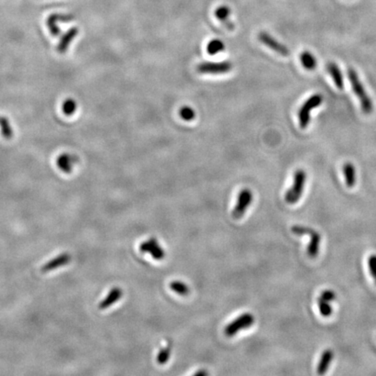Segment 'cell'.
<instances>
[{
  "label": "cell",
  "instance_id": "cell-1",
  "mask_svg": "<svg viewBox=\"0 0 376 376\" xmlns=\"http://www.w3.org/2000/svg\"><path fill=\"white\" fill-rule=\"evenodd\" d=\"M347 76L350 80L351 85L353 88V91L354 93L356 94L357 97L360 101V107L364 112V114H369L373 111V103L370 99L369 96L367 95L363 84L359 79L356 71L353 68L348 69L347 71Z\"/></svg>",
  "mask_w": 376,
  "mask_h": 376
},
{
  "label": "cell",
  "instance_id": "cell-2",
  "mask_svg": "<svg viewBox=\"0 0 376 376\" xmlns=\"http://www.w3.org/2000/svg\"><path fill=\"white\" fill-rule=\"evenodd\" d=\"M306 178H307V174L302 169L297 170L295 172L294 184L291 187L289 188V191L286 193L285 201L287 203L294 205L297 203L299 200L302 198V193H303L304 185H305Z\"/></svg>",
  "mask_w": 376,
  "mask_h": 376
},
{
  "label": "cell",
  "instance_id": "cell-3",
  "mask_svg": "<svg viewBox=\"0 0 376 376\" xmlns=\"http://www.w3.org/2000/svg\"><path fill=\"white\" fill-rule=\"evenodd\" d=\"M322 101H323V97L321 94H315L303 103L298 112L299 123H300L301 128L305 129L308 127V124L310 122L311 110L321 106Z\"/></svg>",
  "mask_w": 376,
  "mask_h": 376
},
{
  "label": "cell",
  "instance_id": "cell-4",
  "mask_svg": "<svg viewBox=\"0 0 376 376\" xmlns=\"http://www.w3.org/2000/svg\"><path fill=\"white\" fill-rule=\"evenodd\" d=\"M234 65L232 62H203L197 65L196 71L200 74L220 75L225 74L232 71Z\"/></svg>",
  "mask_w": 376,
  "mask_h": 376
},
{
  "label": "cell",
  "instance_id": "cell-5",
  "mask_svg": "<svg viewBox=\"0 0 376 376\" xmlns=\"http://www.w3.org/2000/svg\"><path fill=\"white\" fill-rule=\"evenodd\" d=\"M254 321L255 319L252 314L245 313L227 325L225 328V334L227 337H233L240 330L247 329L252 327L254 324Z\"/></svg>",
  "mask_w": 376,
  "mask_h": 376
},
{
  "label": "cell",
  "instance_id": "cell-6",
  "mask_svg": "<svg viewBox=\"0 0 376 376\" xmlns=\"http://www.w3.org/2000/svg\"><path fill=\"white\" fill-rule=\"evenodd\" d=\"M253 198V193L249 189H243L240 192L238 196L236 206L234 207V211H233V216L234 219L238 220L243 216L245 213L247 212V208L252 203Z\"/></svg>",
  "mask_w": 376,
  "mask_h": 376
},
{
  "label": "cell",
  "instance_id": "cell-7",
  "mask_svg": "<svg viewBox=\"0 0 376 376\" xmlns=\"http://www.w3.org/2000/svg\"><path fill=\"white\" fill-rule=\"evenodd\" d=\"M258 38L263 45H265L266 47H268L270 50L275 52L276 53L284 56V57L289 55V49L284 45H282L281 43H279L272 36L270 35L269 33L261 32L259 33Z\"/></svg>",
  "mask_w": 376,
  "mask_h": 376
},
{
  "label": "cell",
  "instance_id": "cell-8",
  "mask_svg": "<svg viewBox=\"0 0 376 376\" xmlns=\"http://www.w3.org/2000/svg\"><path fill=\"white\" fill-rule=\"evenodd\" d=\"M74 20V16L71 14H60V13H53L47 18L46 26L48 27L50 33L53 37H58L60 34V29L57 25L58 22L61 23H68Z\"/></svg>",
  "mask_w": 376,
  "mask_h": 376
},
{
  "label": "cell",
  "instance_id": "cell-9",
  "mask_svg": "<svg viewBox=\"0 0 376 376\" xmlns=\"http://www.w3.org/2000/svg\"><path fill=\"white\" fill-rule=\"evenodd\" d=\"M140 250L142 253H150L153 259L157 260H161L165 256L164 250L159 246V242L155 238H151L147 241H144L140 244Z\"/></svg>",
  "mask_w": 376,
  "mask_h": 376
},
{
  "label": "cell",
  "instance_id": "cell-10",
  "mask_svg": "<svg viewBox=\"0 0 376 376\" xmlns=\"http://www.w3.org/2000/svg\"><path fill=\"white\" fill-rule=\"evenodd\" d=\"M79 162L78 156L71 153H64L57 159V165L59 170L65 173H71L73 169V165Z\"/></svg>",
  "mask_w": 376,
  "mask_h": 376
},
{
  "label": "cell",
  "instance_id": "cell-11",
  "mask_svg": "<svg viewBox=\"0 0 376 376\" xmlns=\"http://www.w3.org/2000/svg\"><path fill=\"white\" fill-rule=\"evenodd\" d=\"M71 257L70 254L66 253H62V254H59V256H57L54 259H52V260L46 263L42 266L41 271H42V272H51L52 270L58 269L61 266L67 265L71 261Z\"/></svg>",
  "mask_w": 376,
  "mask_h": 376
},
{
  "label": "cell",
  "instance_id": "cell-12",
  "mask_svg": "<svg viewBox=\"0 0 376 376\" xmlns=\"http://www.w3.org/2000/svg\"><path fill=\"white\" fill-rule=\"evenodd\" d=\"M214 15L222 25L226 26L227 30L234 31L235 26L230 19L231 9L229 7L227 6H221L218 7L214 12Z\"/></svg>",
  "mask_w": 376,
  "mask_h": 376
},
{
  "label": "cell",
  "instance_id": "cell-13",
  "mask_svg": "<svg viewBox=\"0 0 376 376\" xmlns=\"http://www.w3.org/2000/svg\"><path fill=\"white\" fill-rule=\"evenodd\" d=\"M78 27H71L67 33H65L64 35L62 36L61 39L59 43V46L57 47V50L59 53H65L68 50V47L71 45V41L78 36Z\"/></svg>",
  "mask_w": 376,
  "mask_h": 376
},
{
  "label": "cell",
  "instance_id": "cell-14",
  "mask_svg": "<svg viewBox=\"0 0 376 376\" xmlns=\"http://www.w3.org/2000/svg\"><path fill=\"white\" fill-rule=\"evenodd\" d=\"M122 296H123L122 289H120V288H114L109 292L107 297L100 303L99 308L101 310H104V309L110 308L111 306L114 305L115 302L120 301Z\"/></svg>",
  "mask_w": 376,
  "mask_h": 376
},
{
  "label": "cell",
  "instance_id": "cell-15",
  "mask_svg": "<svg viewBox=\"0 0 376 376\" xmlns=\"http://www.w3.org/2000/svg\"><path fill=\"white\" fill-rule=\"evenodd\" d=\"M327 70L333 78L336 87L339 88V89H342L344 86L343 76H342V73H341L339 66L334 62H329L327 65Z\"/></svg>",
  "mask_w": 376,
  "mask_h": 376
},
{
  "label": "cell",
  "instance_id": "cell-16",
  "mask_svg": "<svg viewBox=\"0 0 376 376\" xmlns=\"http://www.w3.org/2000/svg\"><path fill=\"white\" fill-rule=\"evenodd\" d=\"M333 358H334V352H333V350H331V349H327V350H325L322 353L320 362L318 364V374L322 375V374L326 373V372L329 368V366H330Z\"/></svg>",
  "mask_w": 376,
  "mask_h": 376
},
{
  "label": "cell",
  "instance_id": "cell-17",
  "mask_svg": "<svg viewBox=\"0 0 376 376\" xmlns=\"http://www.w3.org/2000/svg\"><path fill=\"white\" fill-rule=\"evenodd\" d=\"M311 236V240L308 245V256L310 258H315L317 256L318 253H319V248H320V243L321 241V234H319L318 232L314 230V232L310 234Z\"/></svg>",
  "mask_w": 376,
  "mask_h": 376
},
{
  "label": "cell",
  "instance_id": "cell-18",
  "mask_svg": "<svg viewBox=\"0 0 376 376\" xmlns=\"http://www.w3.org/2000/svg\"><path fill=\"white\" fill-rule=\"evenodd\" d=\"M344 177L348 187H353L356 183V170L352 163L347 162L343 165Z\"/></svg>",
  "mask_w": 376,
  "mask_h": 376
},
{
  "label": "cell",
  "instance_id": "cell-19",
  "mask_svg": "<svg viewBox=\"0 0 376 376\" xmlns=\"http://www.w3.org/2000/svg\"><path fill=\"white\" fill-rule=\"evenodd\" d=\"M301 61H302V65L304 66V68L307 69L308 71H313L317 66V61H316L315 56L308 51L303 52L301 54Z\"/></svg>",
  "mask_w": 376,
  "mask_h": 376
},
{
  "label": "cell",
  "instance_id": "cell-20",
  "mask_svg": "<svg viewBox=\"0 0 376 376\" xmlns=\"http://www.w3.org/2000/svg\"><path fill=\"white\" fill-rule=\"evenodd\" d=\"M225 51V44L221 39H212L207 46V52L210 55H216L220 52Z\"/></svg>",
  "mask_w": 376,
  "mask_h": 376
},
{
  "label": "cell",
  "instance_id": "cell-21",
  "mask_svg": "<svg viewBox=\"0 0 376 376\" xmlns=\"http://www.w3.org/2000/svg\"><path fill=\"white\" fill-rule=\"evenodd\" d=\"M0 128L2 136L6 140H11L13 137V131L11 127L10 121L7 117L1 116L0 117Z\"/></svg>",
  "mask_w": 376,
  "mask_h": 376
},
{
  "label": "cell",
  "instance_id": "cell-22",
  "mask_svg": "<svg viewBox=\"0 0 376 376\" xmlns=\"http://www.w3.org/2000/svg\"><path fill=\"white\" fill-rule=\"evenodd\" d=\"M170 289H172L173 292H175L176 294L181 295V296H186L190 293V289L187 286L185 285L184 282L178 281V280L171 282L170 283Z\"/></svg>",
  "mask_w": 376,
  "mask_h": 376
},
{
  "label": "cell",
  "instance_id": "cell-23",
  "mask_svg": "<svg viewBox=\"0 0 376 376\" xmlns=\"http://www.w3.org/2000/svg\"><path fill=\"white\" fill-rule=\"evenodd\" d=\"M77 108H78V104L72 99L65 100L62 105V111L66 116H71L72 114H74Z\"/></svg>",
  "mask_w": 376,
  "mask_h": 376
},
{
  "label": "cell",
  "instance_id": "cell-24",
  "mask_svg": "<svg viewBox=\"0 0 376 376\" xmlns=\"http://www.w3.org/2000/svg\"><path fill=\"white\" fill-rule=\"evenodd\" d=\"M318 308L321 315L324 317H329L333 314V308H331L330 304L328 302H326L324 300H321V298H318L317 301Z\"/></svg>",
  "mask_w": 376,
  "mask_h": 376
},
{
  "label": "cell",
  "instance_id": "cell-25",
  "mask_svg": "<svg viewBox=\"0 0 376 376\" xmlns=\"http://www.w3.org/2000/svg\"><path fill=\"white\" fill-rule=\"evenodd\" d=\"M178 115L185 121H192L195 119L196 114L195 110L190 107H183L178 111Z\"/></svg>",
  "mask_w": 376,
  "mask_h": 376
},
{
  "label": "cell",
  "instance_id": "cell-26",
  "mask_svg": "<svg viewBox=\"0 0 376 376\" xmlns=\"http://www.w3.org/2000/svg\"><path fill=\"white\" fill-rule=\"evenodd\" d=\"M170 356H171V347H170V346L163 347L162 349H160L159 353H158L157 362L159 365H165V363H167V361L170 359Z\"/></svg>",
  "mask_w": 376,
  "mask_h": 376
},
{
  "label": "cell",
  "instance_id": "cell-27",
  "mask_svg": "<svg viewBox=\"0 0 376 376\" xmlns=\"http://www.w3.org/2000/svg\"><path fill=\"white\" fill-rule=\"evenodd\" d=\"M315 229L310 228V227H303V226H294L291 228L293 234H296V235H304V234H310L314 232Z\"/></svg>",
  "mask_w": 376,
  "mask_h": 376
},
{
  "label": "cell",
  "instance_id": "cell-28",
  "mask_svg": "<svg viewBox=\"0 0 376 376\" xmlns=\"http://www.w3.org/2000/svg\"><path fill=\"white\" fill-rule=\"evenodd\" d=\"M319 298L324 300L326 302H334L336 300V294L333 290H324Z\"/></svg>",
  "mask_w": 376,
  "mask_h": 376
},
{
  "label": "cell",
  "instance_id": "cell-29",
  "mask_svg": "<svg viewBox=\"0 0 376 376\" xmlns=\"http://www.w3.org/2000/svg\"><path fill=\"white\" fill-rule=\"evenodd\" d=\"M368 263V266H369L370 272H371V275L373 276V280L376 283V255L375 254H372L371 256L368 258L367 260Z\"/></svg>",
  "mask_w": 376,
  "mask_h": 376
},
{
  "label": "cell",
  "instance_id": "cell-30",
  "mask_svg": "<svg viewBox=\"0 0 376 376\" xmlns=\"http://www.w3.org/2000/svg\"><path fill=\"white\" fill-rule=\"evenodd\" d=\"M208 374V372L207 371H199V372H197V373H195V375L198 376V375H207Z\"/></svg>",
  "mask_w": 376,
  "mask_h": 376
}]
</instances>
